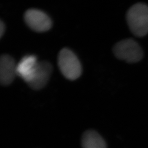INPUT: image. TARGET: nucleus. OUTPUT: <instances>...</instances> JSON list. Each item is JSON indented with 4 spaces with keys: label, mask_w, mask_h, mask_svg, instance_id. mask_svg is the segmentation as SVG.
Here are the masks:
<instances>
[{
    "label": "nucleus",
    "mask_w": 148,
    "mask_h": 148,
    "mask_svg": "<svg viewBox=\"0 0 148 148\" xmlns=\"http://www.w3.org/2000/svg\"><path fill=\"white\" fill-rule=\"evenodd\" d=\"M52 67L47 62H38L32 79L27 83L34 90H40L47 84L52 73Z\"/></svg>",
    "instance_id": "39448f33"
},
{
    "label": "nucleus",
    "mask_w": 148,
    "mask_h": 148,
    "mask_svg": "<svg viewBox=\"0 0 148 148\" xmlns=\"http://www.w3.org/2000/svg\"><path fill=\"white\" fill-rule=\"evenodd\" d=\"M58 66L61 73L69 80L77 79L82 73V67L79 59L73 51L62 49L59 53Z\"/></svg>",
    "instance_id": "7ed1b4c3"
},
{
    "label": "nucleus",
    "mask_w": 148,
    "mask_h": 148,
    "mask_svg": "<svg viewBox=\"0 0 148 148\" xmlns=\"http://www.w3.org/2000/svg\"><path fill=\"white\" fill-rule=\"evenodd\" d=\"M5 32V25L3 22L0 21V38L2 37Z\"/></svg>",
    "instance_id": "1a4fd4ad"
},
{
    "label": "nucleus",
    "mask_w": 148,
    "mask_h": 148,
    "mask_svg": "<svg viewBox=\"0 0 148 148\" xmlns=\"http://www.w3.org/2000/svg\"><path fill=\"white\" fill-rule=\"evenodd\" d=\"M24 19L31 29L38 32H47L52 25L51 19L46 13L35 9L27 10L24 14Z\"/></svg>",
    "instance_id": "20e7f679"
},
{
    "label": "nucleus",
    "mask_w": 148,
    "mask_h": 148,
    "mask_svg": "<svg viewBox=\"0 0 148 148\" xmlns=\"http://www.w3.org/2000/svg\"><path fill=\"white\" fill-rule=\"evenodd\" d=\"M112 51L117 58L128 63L139 62L144 56L142 48L132 38L124 39L116 43Z\"/></svg>",
    "instance_id": "f03ea898"
},
{
    "label": "nucleus",
    "mask_w": 148,
    "mask_h": 148,
    "mask_svg": "<svg viewBox=\"0 0 148 148\" xmlns=\"http://www.w3.org/2000/svg\"><path fill=\"white\" fill-rule=\"evenodd\" d=\"M16 74V64L14 59L8 55L0 57V84L10 85Z\"/></svg>",
    "instance_id": "423d86ee"
},
{
    "label": "nucleus",
    "mask_w": 148,
    "mask_h": 148,
    "mask_svg": "<svg viewBox=\"0 0 148 148\" xmlns=\"http://www.w3.org/2000/svg\"><path fill=\"white\" fill-rule=\"evenodd\" d=\"M127 24L133 34L143 37L148 34V5L137 3L128 9L126 13Z\"/></svg>",
    "instance_id": "f257e3e1"
},
{
    "label": "nucleus",
    "mask_w": 148,
    "mask_h": 148,
    "mask_svg": "<svg viewBox=\"0 0 148 148\" xmlns=\"http://www.w3.org/2000/svg\"><path fill=\"white\" fill-rule=\"evenodd\" d=\"M81 144L82 148H107L105 140L95 130H90L83 133Z\"/></svg>",
    "instance_id": "6e6552de"
},
{
    "label": "nucleus",
    "mask_w": 148,
    "mask_h": 148,
    "mask_svg": "<svg viewBox=\"0 0 148 148\" xmlns=\"http://www.w3.org/2000/svg\"><path fill=\"white\" fill-rule=\"evenodd\" d=\"M38 63L37 57L33 55L23 57L16 65L17 75L19 76L27 84L32 79Z\"/></svg>",
    "instance_id": "0eeeda50"
}]
</instances>
